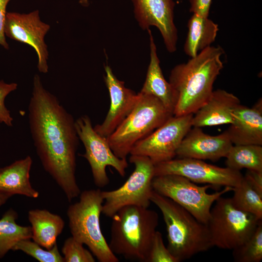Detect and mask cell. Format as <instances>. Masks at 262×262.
Listing matches in <instances>:
<instances>
[{
	"mask_svg": "<svg viewBox=\"0 0 262 262\" xmlns=\"http://www.w3.org/2000/svg\"><path fill=\"white\" fill-rule=\"evenodd\" d=\"M129 161L134 169L118 188L102 191L104 200L102 213L112 218L119 210L128 206L148 208L153 191L154 164L147 157L131 155Z\"/></svg>",
	"mask_w": 262,
	"mask_h": 262,
	"instance_id": "cell-9",
	"label": "cell"
},
{
	"mask_svg": "<svg viewBox=\"0 0 262 262\" xmlns=\"http://www.w3.org/2000/svg\"><path fill=\"white\" fill-rule=\"evenodd\" d=\"M231 200L239 209L262 219V195H261L244 179L240 184L233 188Z\"/></svg>",
	"mask_w": 262,
	"mask_h": 262,
	"instance_id": "cell-25",
	"label": "cell"
},
{
	"mask_svg": "<svg viewBox=\"0 0 262 262\" xmlns=\"http://www.w3.org/2000/svg\"><path fill=\"white\" fill-rule=\"evenodd\" d=\"M232 145L227 130L211 135L204 133L201 128L192 127L182 140L176 156L215 161L225 158Z\"/></svg>",
	"mask_w": 262,
	"mask_h": 262,
	"instance_id": "cell-16",
	"label": "cell"
},
{
	"mask_svg": "<svg viewBox=\"0 0 262 262\" xmlns=\"http://www.w3.org/2000/svg\"><path fill=\"white\" fill-rule=\"evenodd\" d=\"M17 213L10 208L0 219V259L9 251L13 250L21 240L32 238L31 227L17 224Z\"/></svg>",
	"mask_w": 262,
	"mask_h": 262,
	"instance_id": "cell-23",
	"label": "cell"
},
{
	"mask_svg": "<svg viewBox=\"0 0 262 262\" xmlns=\"http://www.w3.org/2000/svg\"><path fill=\"white\" fill-rule=\"evenodd\" d=\"M30 130L38 156L45 170L71 202L81 193L76 178L79 138L75 120L58 98L33 80L28 106Z\"/></svg>",
	"mask_w": 262,
	"mask_h": 262,
	"instance_id": "cell-1",
	"label": "cell"
},
{
	"mask_svg": "<svg viewBox=\"0 0 262 262\" xmlns=\"http://www.w3.org/2000/svg\"><path fill=\"white\" fill-rule=\"evenodd\" d=\"M232 250L236 262H260L262 260V221L244 243Z\"/></svg>",
	"mask_w": 262,
	"mask_h": 262,
	"instance_id": "cell-26",
	"label": "cell"
},
{
	"mask_svg": "<svg viewBox=\"0 0 262 262\" xmlns=\"http://www.w3.org/2000/svg\"><path fill=\"white\" fill-rule=\"evenodd\" d=\"M147 262H178L165 246L159 231L156 230L154 235Z\"/></svg>",
	"mask_w": 262,
	"mask_h": 262,
	"instance_id": "cell-29",
	"label": "cell"
},
{
	"mask_svg": "<svg viewBox=\"0 0 262 262\" xmlns=\"http://www.w3.org/2000/svg\"><path fill=\"white\" fill-rule=\"evenodd\" d=\"M136 103L129 115L107 138L114 153L127 159L134 145L173 115L155 97L138 93Z\"/></svg>",
	"mask_w": 262,
	"mask_h": 262,
	"instance_id": "cell-6",
	"label": "cell"
},
{
	"mask_svg": "<svg viewBox=\"0 0 262 262\" xmlns=\"http://www.w3.org/2000/svg\"><path fill=\"white\" fill-rule=\"evenodd\" d=\"M10 0H0V45L8 49L4 34V24L6 15V6Z\"/></svg>",
	"mask_w": 262,
	"mask_h": 262,
	"instance_id": "cell-33",
	"label": "cell"
},
{
	"mask_svg": "<svg viewBox=\"0 0 262 262\" xmlns=\"http://www.w3.org/2000/svg\"><path fill=\"white\" fill-rule=\"evenodd\" d=\"M147 31L149 38L150 62L140 92L158 98L166 109L173 115L177 100L176 93L164 77L151 31L150 29Z\"/></svg>",
	"mask_w": 262,
	"mask_h": 262,
	"instance_id": "cell-19",
	"label": "cell"
},
{
	"mask_svg": "<svg viewBox=\"0 0 262 262\" xmlns=\"http://www.w3.org/2000/svg\"><path fill=\"white\" fill-rule=\"evenodd\" d=\"M33 160L29 155L0 168V192L13 196L20 195L36 198L39 192L30 182V170Z\"/></svg>",
	"mask_w": 262,
	"mask_h": 262,
	"instance_id": "cell-20",
	"label": "cell"
},
{
	"mask_svg": "<svg viewBox=\"0 0 262 262\" xmlns=\"http://www.w3.org/2000/svg\"><path fill=\"white\" fill-rule=\"evenodd\" d=\"M240 104V99L231 93L221 89L213 91L208 100L193 114L192 126L230 124L233 112Z\"/></svg>",
	"mask_w": 262,
	"mask_h": 262,
	"instance_id": "cell-18",
	"label": "cell"
},
{
	"mask_svg": "<svg viewBox=\"0 0 262 262\" xmlns=\"http://www.w3.org/2000/svg\"><path fill=\"white\" fill-rule=\"evenodd\" d=\"M104 80L108 90L110 106L104 121L94 128L101 136L107 138L121 124L133 109L138 94L127 88L118 80L108 65L104 66Z\"/></svg>",
	"mask_w": 262,
	"mask_h": 262,
	"instance_id": "cell-15",
	"label": "cell"
},
{
	"mask_svg": "<svg viewBox=\"0 0 262 262\" xmlns=\"http://www.w3.org/2000/svg\"><path fill=\"white\" fill-rule=\"evenodd\" d=\"M109 246L116 255L147 262L159 224L157 213L148 208L128 206L112 217Z\"/></svg>",
	"mask_w": 262,
	"mask_h": 262,
	"instance_id": "cell-3",
	"label": "cell"
},
{
	"mask_svg": "<svg viewBox=\"0 0 262 262\" xmlns=\"http://www.w3.org/2000/svg\"><path fill=\"white\" fill-rule=\"evenodd\" d=\"M49 28L40 20L38 10L29 14L6 13L5 35L32 46L37 54L38 69L43 73L48 71L49 54L44 38Z\"/></svg>",
	"mask_w": 262,
	"mask_h": 262,
	"instance_id": "cell-13",
	"label": "cell"
},
{
	"mask_svg": "<svg viewBox=\"0 0 262 262\" xmlns=\"http://www.w3.org/2000/svg\"><path fill=\"white\" fill-rule=\"evenodd\" d=\"M28 216L33 241L45 249L51 248L65 227L63 218L46 209H38L30 210Z\"/></svg>",
	"mask_w": 262,
	"mask_h": 262,
	"instance_id": "cell-21",
	"label": "cell"
},
{
	"mask_svg": "<svg viewBox=\"0 0 262 262\" xmlns=\"http://www.w3.org/2000/svg\"><path fill=\"white\" fill-rule=\"evenodd\" d=\"M152 184L154 191L171 199L206 225L213 204L233 188L226 186L221 191L209 194L207 190L213 187L212 185L199 186L184 177L173 174L155 176Z\"/></svg>",
	"mask_w": 262,
	"mask_h": 262,
	"instance_id": "cell-8",
	"label": "cell"
},
{
	"mask_svg": "<svg viewBox=\"0 0 262 262\" xmlns=\"http://www.w3.org/2000/svg\"><path fill=\"white\" fill-rule=\"evenodd\" d=\"M83 245L72 236L67 238L62 248L64 262H95L93 254Z\"/></svg>",
	"mask_w": 262,
	"mask_h": 262,
	"instance_id": "cell-28",
	"label": "cell"
},
{
	"mask_svg": "<svg viewBox=\"0 0 262 262\" xmlns=\"http://www.w3.org/2000/svg\"><path fill=\"white\" fill-rule=\"evenodd\" d=\"M75 127L79 140L82 143L85 152L81 156L88 162L95 184L103 188L109 183L106 172L107 166H112L120 176L124 177L128 166L127 159L117 157L111 149L107 138L95 130L90 117L83 115L75 120Z\"/></svg>",
	"mask_w": 262,
	"mask_h": 262,
	"instance_id": "cell-10",
	"label": "cell"
},
{
	"mask_svg": "<svg viewBox=\"0 0 262 262\" xmlns=\"http://www.w3.org/2000/svg\"><path fill=\"white\" fill-rule=\"evenodd\" d=\"M17 250L23 252L40 262H64L57 244L50 249H45L33 241L24 239L19 241L15 246L13 251Z\"/></svg>",
	"mask_w": 262,
	"mask_h": 262,
	"instance_id": "cell-27",
	"label": "cell"
},
{
	"mask_svg": "<svg viewBox=\"0 0 262 262\" xmlns=\"http://www.w3.org/2000/svg\"><path fill=\"white\" fill-rule=\"evenodd\" d=\"M104 200L99 189L81 192L78 201L68 207L66 214L72 236L88 246L99 262H118L100 228Z\"/></svg>",
	"mask_w": 262,
	"mask_h": 262,
	"instance_id": "cell-5",
	"label": "cell"
},
{
	"mask_svg": "<svg viewBox=\"0 0 262 262\" xmlns=\"http://www.w3.org/2000/svg\"><path fill=\"white\" fill-rule=\"evenodd\" d=\"M79 2L82 5H87L88 4V0H80Z\"/></svg>",
	"mask_w": 262,
	"mask_h": 262,
	"instance_id": "cell-35",
	"label": "cell"
},
{
	"mask_svg": "<svg viewBox=\"0 0 262 262\" xmlns=\"http://www.w3.org/2000/svg\"><path fill=\"white\" fill-rule=\"evenodd\" d=\"M193 114L172 115L137 142L130 154L147 157L154 165L174 159L182 140L193 127Z\"/></svg>",
	"mask_w": 262,
	"mask_h": 262,
	"instance_id": "cell-11",
	"label": "cell"
},
{
	"mask_svg": "<svg viewBox=\"0 0 262 262\" xmlns=\"http://www.w3.org/2000/svg\"><path fill=\"white\" fill-rule=\"evenodd\" d=\"M227 131L233 145L262 146V98L251 107L241 104L238 105Z\"/></svg>",
	"mask_w": 262,
	"mask_h": 262,
	"instance_id": "cell-17",
	"label": "cell"
},
{
	"mask_svg": "<svg viewBox=\"0 0 262 262\" xmlns=\"http://www.w3.org/2000/svg\"><path fill=\"white\" fill-rule=\"evenodd\" d=\"M224 53L220 46H211L172 69L168 82L177 97L173 115L194 114L208 100L223 68Z\"/></svg>",
	"mask_w": 262,
	"mask_h": 262,
	"instance_id": "cell-2",
	"label": "cell"
},
{
	"mask_svg": "<svg viewBox=\"0 0 262 262\" xmlns=\"http://www.w3.org/2000/svg\"><path fill=\"white\" fill-rule=\"evenodd\" d=\"M17 87L16 83H7L2 80L0 81V123L8 127L13 126V118L5 105L4 100L6 96L16 90Z\"/></svg>",
	"mask_w": 262,
	"mask_h": 262,
	"instance_id": "cell-30",
	"label": "cell"
},
{
	"mask_svg": "<svg viewBox=\"0 0 262 262\" xmlns=\"http://www.w3.org/2000/svg\"><path fill=\"white\" fill-rule=\"evenodd\" d=\"M188 33L184 45L185 53L191 57L211 46L219 30L218 25L208 17L193 14L187 24Z\"/></svg>",
	"mask_w": 262,
	"mask_h": 262,
	"instance_id": "cell-22",
	"label": "cell"
},
{
	"mask_svg": "<svg viewBox=\"0 0 262 262\" xmlns=\"http://www.w3.org/2000/svg\"><path fill=\"white\" fill-rule=\"evenodd\" d=\"M170 174L180 175L195 183L210 184L213 187L234 188L243 179L240 171L194 158H174L154 165L155 176Z\"/></svg>",
	"mask_w": 262,
	"mask_h": 262,
	"instance_id": "cell-12",
	"label": "cell"
},
{
	"mask_svg": "<svg viewBox=\"0 0 262 262\" xmlns=\"http://www.w3.org/2000/svg\"><path fill=\"white\" fill-rule=\"evenodd\" d=\"M150 201L162 213L167 233V247L178 262L213 247L207 225L185 209L154 190Z\"/></svg>",
	"mask_w": 262,
	"mask_h": 262,
	"instance_id": "cell-4",
	"label": "cell"
},
{
	"mask_svg": "<svg viewBox=\"0 0 262 262\" xmlns=\"http://www.w3.org/2000/svg\"><path fill=\"white\" fill-rule=\"evenodd\" d=\"M134 17L143 30L151 26L160 31L167 50H177L178 30L174 23L173 0H131Z\"/></svg>",
	"mask_w": 262,
	"mask_h": 262,
	"instance_id": "cell-14",
	"label": "cell"
},
{
	"mask_svg": "<svg viewBox=\"0 0 262 262\" xmlns=\"http://www.w3.org/2000/svg\"><path fill=\"white\" fill-rule=\"evenodd\" d=\"M12 196L10 195L0 192V207Z\"/></svg>",
	"mask_w": 262,
	"mask_h": 262,
	"instance_id": "cell-34",
	"label": "cell"
},
{
	"mask_svg": "<svg viewBox=\"0 0 262 262\" xmlns=\"http://www.w3.org/2000/svg\"><path fill=\"white\" fill-rule=\"evenodd\" d=\"M214 203L207 224L213 246L233 250L249 238L261 220L237 208L229 197L221 196Z\"/></svg>",
	"mask_w": 262,
	"mask_h": 262,
	"instance_id": "cell-7",
	"label": "cell"
},
{
	"mask_svg": "<svg viewBox=\"0 0 262 262\" xmlns=\"http://www.w3.org/2000/svg\"><path fill=\"white\" fill-rule=\"evenodd\" d=\"M225 158L226 167L231 169L262 171V145H233Z\"/></svg>",
	"mask_w": 262,
	"mask_h": 262,
	"instance_id": "cell-24",
	"label": "cell"
},
{
	"mask_svg": "<svg viewBox=\"0 0 262 262\" xmlns=\"http://www.w3.org/2000/svg\"><path fill=\"white\" fill-rule=\"evenodd\" d=\"M243 177L253 189L262 195V171L247 170Z\"/></svg>",
	"mask_w": 262,
	"mask_h": 262,
	"instance_id": "cell-32",
	"label": "cell"
},
{
	"mask_svg": "<svg viewBox=\"0 0 262 262\" xmlns=\"http://www.w3.org/2000/svg\"><path fill=\"white\" fill-rule=\"evenodd\" d=\"M212 0H189L190 12L204 17H209Z\"/></svg>",
	"mask_w": 262,
	"mask_h": 262,
	"instance_id": "cell-31",
	"label": "cell"
}]
</instances>
